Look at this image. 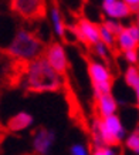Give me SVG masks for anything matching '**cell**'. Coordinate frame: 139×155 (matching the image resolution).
I'll use <instances>...</instances> for the list:
<instances>
[{
	"label": "cell",
	"instance_id": "cell-1",
	"mask_svg": "<svg viewBox=\"0 0 139 155\" xmlns=\"http://www.w3.org/2000/svg\"><path fill=\"white\" fill-rule=\"evenodd\" d=\"M24 88L27 93H58L63 90L60 75L53 70L44 54L28 63L24 77Z\"/></svg>",
	"mask_w": 139,
	"mask_h": 155
},
{
	"label": "cell",
	"instance_id": "cell-2",
	"mask_svg": "<svg viewBox=\"0 0 139 155\" xmlns=\"http://www.w3.org/2000/svg\"><path fill=\"white\" fill-rule=\"evenodd\" d=\"M47 44L33 30L17 28L9 46L3 50L5 54L13 57L16 61L31 63L46 53Z\"/></svg>",
	"mask_w": 139,
	"mask_h": 155
},
{
	"label": "cell",
	"instance_id": "cell-3",
	"mask_svg": "<svg viewBox=\"0 0 139 155\" xmlns=\"http://www.w3.org/2000/svg\"><path fill=\"white\" fill-rule=\"evenodd\" d=\"M84 60H85L89 81L92 85L94 97L112 94V87H114L115 77L111 73V70L108 68L107 64L99 63L95 58H91L89 56H85V54H84Z\"/></svg>",
	"mask_w": 139,
	"mask_h": 155
},
{
	"label": "cell",
	"instance_id": "cell-4",
	"mask_svg": "<svg viewBox=\"0 0 139 155\" xmlns=\"http://www.w3.org/2000/svg\"><path fill=\"white\" fill-rule=\"evenodd\" d=\"M10 7L16 14L28 21H38L47 16L46 2L36 0H14L10 3Z\"/></svg>",
	"mask_w": 139,
	"mask_h": 155
},
{
	"label": "cell",
	"instance_id": "cell-5",
	"mask_svg": "<svg viewBox=\"0 0 139 155\" xmlns=\"http://www.w3.org/2000/svg\"><path fill=\"white\" fill-rule=\"evenodd\" d=\"M47 61L50 63V66L53 67V70L60 75V78L67 77L68 75V58H67V53L64 50V46L58 41H51L48 43V46L44 53Z\"/></svg>",
	"mask_w": 139,
	"mask_h": 155
},
{
	"label": "cell",
	"instance_id": "cell-6",
	"mask_svg": "<svg viewBox=\"0 0 139 155\" xmlns=\"http://www.w3.org/2000/svg\"><path fill=\"white\" fill-rule=\"evenodd\" d=\"M56 131L51 128L38 127L31 132V145L36 155H47L56 142Z\"/></svg>",
	"mask_w": 139,
	"mask_h": 155
},
{
	"label": "cell",
	"instance_id": "cell-7",
	"mask_svg": "<svg viewBox=\"0 0 139 155\" xmlns=\"http://www.w3.org/2000/svg\"><path fill=\"white\" fill-rule=\"evenodd\" d=\"M118 111V101L114 94H104L94 97V117L105 120L115 115Z\"/></svg>",
	"mask_w": 139,
	"mask_h": 155
},
{
	"label": "cell",
	"instance_id": "cell-8",
	"mask_svg": "<svg viewBox=\"0 0 139 155\" xmlns=\"http://www.w3.org/2000/svg\"><path fill=\"white\" fill-rule=\"evenodd\" d=\"M102 12L107 14V17H109V20H121V19H128L129 16H132L131 13L129 6L126 5V0H104L101 3Z\"/></svg>",
	"mask_w": 139,
	"mask_h": 155
},
{
	"label": "cell",
	"instance_id": "cell-9",
	"mask_svg": "<svg viewBox=\"0 0 139 155\" xmlns=\"http://www.w3.org/2000/svg\"><path fill=\"white\" fill-rule=\"evenodd\" d=\"M50 20L54 28V33L63 43H70L68 41V31H67V26L64 20V14L61 13V9L58 3H51L50 6Z\"/></svg>",
	"mask_w": 139,
	"mask_h": 155
},
{
	"label": "cell",
	"instance_id": "cell-10",
	"mask_svg": "<svg viewBox=\"0 0 139 155\" xmlns=\"http://www.w3.org/2000/svg\"><path fill=\"white\" fill-rule=\"evenodd\" d=\"M34 118L31 114L26 113V111H20V113L14 114L13 117H10L6 122V130L10 132H19L28 128L33 124Z\"/></svg>",
	"mask_w": 139,
	"mask_h": 155
},
{
	"label": "cell",
	"instance_id": "cell-11",
	"mask_svg": "<svg viewBox=\"0 0 139 155\" xmlns=\"http://www.w3.org/2000/svg\"><path fill=\"white\" fill-rule=\"evenodd\" d=\"M124 81L135 94V107L139 111V68L136 66H129L125 70Z\"/></svg>",
	"mask_w": 139,
	"mask_h": 155
},
{
	"label": "cell",
	"instance_id": "cell-12",
	"mask_svg": "<svg viewBox=\"0 0 139 155\" xmlns=\"http://www.w3.org/2000/svg\"><path fill=\"white\" fill-rule=\"evenodd\" d=\"M116 47L122 53H126V51H131V50H138L139 43L131 36V33L128 31V28L124 27L122 31H121V33L118 34V37H116Z\"/></svg>",
	"mask_w": 139,
	"mask_h": 155
},
{
	"label": "cell",
	"instance_id": "cell-13",
	"mask_svg": "<svg viewBox=\"0 0 139 155\" xmlns=\"http://www.w3.org/2000/svg\"><path fill=\"white\" fill-rule=\"evenodd\" d=\"M125 147L129 151H132L134 154L139 155V131H138V130H136V131H134V132H131L129 135L126 137Z\"/></svg>",
	"mask_w": 139,
	"mask_h": 155
},
{
	"label": "cell",
	"instance_id": "cell-14",
	"mask_svg": "<svg viewBox=\"0 0 139 155\" xmlns=\"http://www.w3.org/2000/svg\"><path fill=\"white\" fill-rule=\"evenodd\" d=\"M101 24L107 28L109 33L114 34L115 37H118V34L122 31V28L125 27V26H122V24H121L119 21H116V20H104Z\"/></svg>",
	"mask_w": 139,
	"mask_h": 155
},
{
	"label": "cell",
	"instance_id": "cell-15",
	"mask_svg": "<svg viewBox=\"0 0 139 155\" xmlns=\"http://www.w3.org/2000/svg\"><path fill=\"white\" fill-rule=\"evenodd\" d=\"M91 155H116V152L114 151V148L98 145V147H92V152H91Z\"/></svg>",
	"mask_w": 139,
	"mask_h": 155
},
{
	"label": "cell",
	"instance_id": "cell-16",
	"mask_svg": "<svg viewBox=\"0 0 139 155\" xmlns=\"http://www.w3.org/2000/svg\"><path fill=\"white\" fill-rule=\"evenodd\" d=\"M70 155H89V151L82 144H73L70 148Z\"/></svg>",
	"mask_w": 139,
	"mask_h": 155
},
{
	"label": "cell",
	"instance_id": "cell-17",
	"mask_svg": "<svg viewBox=\"0 0 139 155\" xmlns=\"http://www.w3.org/2000/svg\"><path fill=\"white\" fill-rule=\"evenodd\" d=\"M124 58L129 63V66H135V64H138V61H139L138 50H131V51L124 53Z\"/></svg>",
	"mask_w": 139,
	"mask_h": 155
},
{
	"label": "cell",
	"instance_id": "cell-18",
	"mask_svg": "<svg viewBox=\"0 0 139 155\" xmlns=\"http://www.w3.org/2000/svg\"><path fill=\"white\" fill-rule=\"evenodd\" d=\"M126 5L129 6L132 14H139V0H126Z\"/></svg>",
	"mask_w": 139,
	"mask_h": 155
},
{
	"label": "cell",
	"instance_id": "cell-19",
	"mask_svg": "<svg viewBox=\"0 0 139 155\" xmlns=\"http://www.w3.org/2000/svg\"><path fill=\"white\" fill-rule=\"evenodd\" d=\"M6 138V134H3L2 132V130H0V147H2V142H3V140Z\"/></svg>",
	"mask_w": 139,
	"mask_h": 155
},
{
	"label": "cell",
	"instance_id": "cell-20",
	"mask_svg": "<svg viewBox=\"0 0 139 155\" xmlns=\"http://www.w3.org/2000/svg\"><path fill=\"white\" fill-rule=\"evenodd\" d=\"M135 23L138 24V27H139V14H136V21H135Z\"/></svg>",
	"mask_w": 139,
	"mask_h": 155
},
{
	"label": "cell",
	"instance_id": "cell-21",
	"mask_svg": "<svg viewBox=\"0 0 139 155\" xmlns=\"http://www.w3.org/2000/svg\"><path fill=\"white\" fill-rule=\"evenodd\" d=\"M138 131H139V130H138Z\"/></svg>",
	"mask_w": 139,
	"mask_h": 155
}]
</instances>
